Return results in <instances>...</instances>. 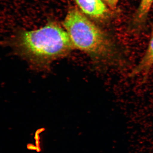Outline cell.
Masks as SVG:
<instances>
[{
	"label": "cell",
	"mask_w": 153,
	"mask_h": 153,
	"mask_svg": "<svg viewBox=\"0 0 153 153\" xmlns=\"http://www.w3.org/2000/svg\"><path fill=\"white\" fill-rule=\"evenodd\" d=\"M82 12L91 16L100 18L107 13L108 9L101 0L89 1L86 0H75Z\"/></svg>",
	"instance_id": "obj_4"
},
{
	"label": "cell",
	"mask_w": 153,
	"mask_h": 153,
	"mask_svg": "<svg viewBox=\"0 0 153 153\" xmlns=\"http://www.w3.org/2000/svg\"><path fill=\"white\" fill-rule=\"evenodd\" d=\"M153 4V0H141L134 17V24L136 26H140L146 22Z\"/></svg>",
	"instance_id": "obj_5"
},
{
	"label": "cell",
	"mask_w": 153,
	"mask_h": 153,
	"mask_svg": "<svg viewBox=\"0 0 153 153\" xmlns=\"http://www.w3.org/2000/svg\"><path fill=\"white\" fill-rule=\"evenodd\" d=\"M87 1H94L95 0H86Z\"/></svg>",
	"instance_id": "obj_7"
},
{
	"label": "cell",
	"mask_w": 153,
	"mask_h": 153,
	"mask_svg": "<svg viewBox=\"0 0 153 153\" xmlns=\"http://www.w3.org/2000/svg\"><path fill=\"white\" fill-rule=\"evenodd\" d=\"M153 67V28L146 50L139 63L132 70L131 75L132 76L140 75L145 79Z\"/></svg>",
	"instance_id": "obj_3"
},
{
	"label": "cell",
	"mask_w": 153,
	"mask_h": 153,
	"mask_svg": "<svg viewBox=\"0 0 153 153\" xmlns=\"http://www.w3.org/2000/svg\"><path fill=\"white\" fill-rule=\"evenodd\" d=\"M63 25L74 48L96 63L119 66L123 62V55L114 41L76 9L68 12Z\"/></svg>",
	"instance_id": "obj_2"
},
{
	"label": "cell",
	"mask_w": 153,
	"mask_h": 153,
	"mask_svg": "<svg viewBox=\"0 0 153 153\" xmlns=\"http://www.w3.org/2000/svg\"><path fill=\"white\" fill-rule=\"evenodd\" d=\"M4 44L10 47L14 54L40 68L68 55L74 48L66 30L54 24L19 31L6 39Z\"/></svg>",
	"instance_id": "obj_1"
},
{
	"label": "cell",
	"mask_w": 153,
	"mask_h": 153,
	"mask_svg": "<svg viewBox=\"0 0 153 153\" xmlns=\"http://www.w3.org/2000/svg\"><path fill=\"white\" fill-rule=\"evenodd\" d=\"M111 8H114L117 5L119 0H105Z\"/></svg>",
	"instance_id": "obj_6"
}]
</instances>
